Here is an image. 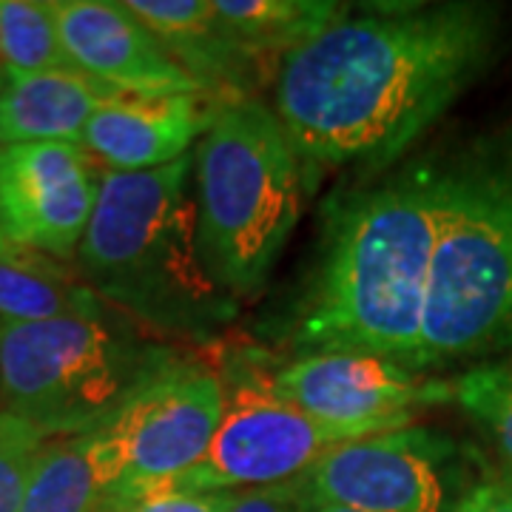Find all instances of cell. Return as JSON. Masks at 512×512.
<instances>
[{"mask_svg": "<svg viewBox=\"0 0 512 512\" xmlns=\"http://www.w3.org/2000/svg\"><path fill=\"white\" fill-rule=\"evenodd\" d=\"M495 37L487 3L345 12L279 60L276 120L305 168H390L481 74Z\"/></svg>", "mask_w": 512, "mask_h": 512, "instance_id": "cell-1", "label": "cell"}, {"mask_svg": "<svg viewBox=\"0 0 512 512\" xmlns=\"http://www.w3.org/2000/svg\"><path fill=\"white\" fill-rule=\"evenodd\" d=\"M439 160H413L330 214L319 271L291 330L313 353H365L419 373L436 254Z\"/></svg>", "mask_w": 512, "mask_h": 512, "instance_id": "cell-2", "label": "cell"}, {"mask_svg": "<svg viewBox=\"0 0 512 512\" xmlns=\"http://www.w3.org/2000/svg\"><path fill=\"white\" fill-rule=\"evenodd\" d=\"M194 151L151 171H100L89 228L77 248L83 282L103 302L160 330L225 325L234 302L217 288L197 237Z\"/></svg>", "mask_w": 512, "mask_h": 512, "instance_id": "cell-3", "label": "cell"}, {"mask_svg": "<svg viewBox=\"0 0 512 512\" xmlns=\"http://www.w3.org/2000/svg\"><path fill=\"white\" fill-rule=\"evenodd\" d=\"M512 350V123L439 160L419 373Z\"/></svg>", "mask_w": 512, "mask_h": 512, "instance_id": "cell-4", "label": "cell"}, {"mask_svg": "<svg viewBox=\"0 0 512 512\" xmlns=\"http://www.w3.org/2000/svg\"><path fill=\"white\" fill-rule=\"evenodd\" d=\"M202 262L231 299L271 276L302 214L305 165L274 109L254 97L222 103L194 148Z\"/></svg>", "mask_w": 512, "mask_h": 512, "instance_id": "cell-5", "label": "cell"}, {"mask_svg": "<svg viewBox=\"0 0 512 512\" xmlns=\"http://www.w3.org/2000/svg\"><path fill=\"white\" fill-rule=\"evenodd\" d=\"M174 362V350L106 308L0 325V410L49 439L80 436L117 419Z\"/></svg>", "mask_w": 512, "mask_h": 512, "instance_id": "cell-6", "label": "cell"}, {"mask_svg": "<svg viewBox=\"0 0 512 512\" xmlns=\"http://www.w3.org/2000/svg\"><path fill=\"white\" fill-rule=\"evenodd\" d=\"M365 427H336L282 402L265 376L237 379L225 390L217 436L208 453L163 487L185 493H239L291 484L330 447L370 436Z\"/></svg>", "mask_w": 512, "mask_h": 512, "instance_id": "cell-7", "label": "cell"}, {"mask_svg": "<svg viewBox=\"0 0 512 512\" xmlns=\"http://www.w3.org/2000/svg\"><path fill=\"white\" fill-rule=\"evenodd\" d=\"M225 382L200 362L177 359L111 419L126 458L114 512L131 498L188 473L217 436Z\"/></svg>", "mask_w": 512, "mask_h": 512, "instance_id": "cell-8", "label": "cell"}, {"mask_svg": "<svg viewBox=\"0 0 512 512\" xmlns=\"http://www.w3.org/2000/svg\"><path fill=\"white\" fill-rule=\"evenodd\" d=\"M450 441L421 427L382 430L330 447L293 481L316 507L356 512H447Z\"/></svg>", "mask_w": 512, "mask_h": 512, "instance_id": "cell-9", "label": "cell"}, {"mask_svg": "<svg viewBox=\"0 0 512 512\" xmlns=\"http://www.w3.org/2000/svg\"><path fill=\"white\" fill-rule=\"evenodd\" d=\"M97 191L100 165L80 143L0 148V222L15 248L57 262L74 259Z\"/></svg>", "mask_w": 512, "mask_h": 512, "instance_id": "cell-10", "label": "cell"}, {"mask_svg": "<svg viewBox=\"0 0 512 512\" xmlns=\"http://www.w3.org/2000/svg\"><path fill=\"white\" fill-rule=\"evenodd\" d=\"M268 390L311 419L336 427H365L373 433L410 427L424 404L453 396V387L427 382L365 353H313L296 356L265 376Z\"/></svg>", "mask_w": 512, "mask_h": 512, "instance_id": "cell-11", "label": "cell"}, {"mask_svg": "<svg viewBox=\"0 0 512 512\" xmlns=\"http://www.w3.org/2000/svg\"><path fill=\"white\" fill-rule=\"evenodd\" d=\"M60 43L77 72L134 97L202 92L126 3L52 0Z\"/></svg>", "mask_w": 512, "mask_h": 512, "instance_id": "cell-12", "label": "cell"}, {"mask_svg": "<svg viewBox=\"0 0 512 512\" xmlns=\"http://www.w3.org/2000/svg\"><path fill=\"white\" fill-rule=\"evenodd\" d=\"M225 97L211 92L134 97L120 94L94 111L80 146L106 171H151L191 154L220 114Z\"/></svg>", "mask_w": 512, "mask_h": 512, "instance_id": "cell-13", "label": "cell"}, {"mask_svg": "<svg viewBox=\"0 0 512 512\" xmlns=\"http://www.w3.org/2000/svg\"><path fill=\"white\" fill-rule=\"evenodd\" d=\"M202 92L217 97H248L259 77V63L222 26L211 0H126Z\"/></svg>", "mask_w": 512, "mask_h": 512, "instance_id": "cell-14", "label": "cell"}, {"mask_svg": "<svg viewBox=\"0 0 512 512\" xmlns=\"http://www.w3.org/2000/svg\"><path fill=\"white\" fill-rule=\"evenodd\" d=\"M126 458L114 424L52 439L29 473L18 512H114Z\"/></svg>", "mask_w": 512, "mask_h": 512, "instance_id": "cell-15", "label": "cell"}, {"mask_svg": "<svg viewBox=\"0 0 512 512\" xmlns=\"http://www.w3.org/2000/svg\"><path fill=\"white\" fill-rule=\"evenodd\" d=\"M120 94L77 69L9 80L0 92V148L80 143L94 111Z\"/></svg>", "mask_w": 512, "mask_h": 512, "instance_id": "cell-16", "label": "cell"}, {"mask_svg": "<svg viewBox=\"0 0 512 512\" xmlns=\"http://www.w3.org/2000/svg\"><path fill=\"white\" fill-rule=\"evenodd\" d=\"M211 9L256 60H282L345 15L333 0H211Z\"/></svg>", "mask_w": 512, "mask_h": 512, "instance_id": "cell-17", "label": "cell"}, {"mask_svg": "<svg viewBox=\"0 0 512 512\" xmlns=\"http://www.w3.org/2000/svg\"><path fill=\"white\" fill-rule=\"evenodd\" d=\"M106 302L86 285L66 276L55 262L15 248L0 259V325L46 322L60 316L97 313Z\"/></svg>", "mask_w": 512, "mask_h": 512, "instance_id": "cell-18", "label": "cell"}, {"mask_svg": "<svg viewBox=\"0 0 512 512\" xmlns=\"http://www.w3.org/2000/svg\"><path fill=\"white\" fill-rule=\"evenodd\" d=\"M0 60L9 80L74 69L60 43L52 3L0 0Z\"/></svg>", "mask_w": 512, "mask_h": 512, "instance_id": "cell-19", "label": "cell"}, {"mask_svg": "<svg viewBox=\"0 0 512 512\" xmlns=\"http://www.w3.org/2000/svg\"><path fill=\"white\" fill-rule=\"evenodd\" d=\"M453 399L481 427L501 461V476L512 481V350L467 367L453 384Z\"/></svg>", "mask_w": 512, "mask_h": 512, "instance_id": "cell-20", "label": "cell"}, {"mask_svg": "<svg viewBox=\"0 0 512 512\" xmlns=\"http://www.w3.org/2000/svg\"><path fill=\"white\" fill-rule=\"evenodd\" d=\"M49 436L0 410V512H18L35 458L49 444Z\"/></svg>", "mask_w": 512, "mask_h": 512, "instance_id": "cell-21", "label": "cell"}, {"mask_svg": "<svg viewBox=\"0 0 512 512\" xmlns=\"http://www.w3.org/2000/svg\"><path fill=\"white\" fill-rule=\"evenodd\" d=\"M234 493H185L171 487H154L131 498L120 512H228Z\"/></svg>", "mask_w": 512, "mask_h": 512, "instance_id": "cell-22", "label": "cell"}, {"mask_svg": "<svg viewBox=\"0 0 512 512\" xmlns=\"http://www.w3.org/2000/svg\"><path fill=\"white\" fill-rule=\"evenodd\" d=\"M228 512H311V507L291 481V484L262 487V490H239L231 498Z\"/></svg>", "mask_w": 512, "mask_h": 512, "instance_id": "cell-23", "label": "cell"}, {"mask_svg": "<svg viewBox=\"0 0 512 512\" xmlns=\"http://www.w3.org/2000/svg\"><path fill=\"white\" fill-rule=\"evenodd\" d=\"M453 512H512V481L490 478L461 495Z\"/></svg>", "mask_w": 512, "mask_h": 512, "instance_id": "cell-24", "label": "cell"}, {"mask_svg": "<svg viewBox=\"0 0 512 512\" xmlns=\"http://www.w3.org/2000/svg\"><path fill=\"white\" fill-rule=\"evenodd\" d=\"M15 251V245L6 239V231H3V222H0V259H6V256Z\"/></svg>", "mask_w": 512, "mask_h": 512, "instance_id": "cell-25", "label": "cell"}, {"mask_svg": "<svg viewBox=\"0 0 512 512\" xmlns=\"http://www.w3.org/2000/svg\"><path fill=\"white\" fill-rule=\"evenodd\" d=\"M311 507V504H308ZM311 512H356V510H345V507H328V504H316L311 507Z\"/></svg>", "mask_w": 512, "mask_h": 512, "instance_id": "cell-26", "label": "cell"}, {"mask_svg": "<svg viewBox=\"0 0 512 512\" xmlns=\"http://www.w3.org/2000/svg\"><path fill=\"white\" fill-rule=\"evenodd\" d=\"M6 83H9V77H6V69H3V60H0V92L6 89Z\"/></svg>", "mask_w": 512, "mask_h": 512, "instance_id": "cell-27", "label": "cell"}]
</instances>
